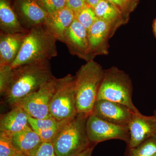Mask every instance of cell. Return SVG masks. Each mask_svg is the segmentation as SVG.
Instances as JSON below:
<instances>
[{"instance_id":"6da1fadb","label":"cell","mask_w":156,"mask_h":156,"mask_svg":"<svg viewBox=\"0 0 156 156\" xmlns=\"http://www.w3.org/2000/svg\"><path fill=\"white\" fill-rule=\"evenodd\" d=\"M50 60H40L13 69L11 83L3 95L11 106L35 92L53 77Z\"/></svg>"},{"instance_id":"7a4b0ae2","label":"cell","mask_w":156,"mask_h":156,"mask_svg":"<svg viewBox=\"0 0 156 156\" xmlns=\"http://www.w3.org/2000/svg\"><path fill=\"white\" fill-rule=\"evenodd\" d=\"M57 39L45 23L30 30L18 55L10 66L12 69L35 62L50 60L57 56Z\"/></svg>"},{"instance_id":"3957f363","label":"cell","mask_w":156,"mask_h":156,"mask_svg":"<svg viewBox=\"0 0 156 156\" xmlns=\"http://www.w3.org/2000/svg\"><path fill=\"white\" fill-rule=\"evenodd\" d=\"M104 73L101 66L93 59L87 61L77 72L75 78L77 113H92Z\"/></svg>"},{"instance_id":"277c9868","label":"cell","mask_w":156,"mask_h":156,"mask_svg":"<svg viewBox=\"0 0 156 156\" xmlns=\"http://www.w3.org/2000/svg\"><path fill=\"white\" fill-rule=\"evenodd\" d=\"M89 115L77 114L63 124L52 141L57 156H78L90 146L87 123ZM96 146V145H95Z\"/></svg>"},{"instance_id":"5b68a950","label":"cell","mask_w":156,"mask_h":156,"mask_svg":"<svg viewBox=\"0 0 156 156\" xmlns=\"http://www.w3.org/2000/svg\"><path fill=\"white\" fill-rule=\"evenodd\" d=\"M132 81L125 72L113 66L105 70L97 100L104 99L122 104L134 113L140 112L132 101Z\"/></svg>"},{"instance_id":"8992f818","label":"cell","mask_w":156,"mask_h":156,"mask_svg":"<svg viewBox=\"0 0 156 156\" xmlns=\"http://www.w3.org/2000/svg\"><path fill=\"white\" fill-rule=\"evenodd\" d=\"M51 117L59 122H66L77 114L75 76L68 74L58 79L56 91L50 105Z\"/></svg>"},{"instance_id":"52a82bcc","label":"cell","mask_w":156,"mask_h":156,"mask_svg":"<svg viewBox=\"0 0 156 156\" xmlns=\"http://www.w3.org/2000/svg\"><path fill=\"white\" fill-rule=\"evenodd\" d=\"M57 80L53 76L37 91L23 98L15 105L22 107L33 118L38 119L50 118V104L56 91Z\"/></svg>"},{"instance_id":"ba28073f","label":"cell","mask_w":156,"mask_h":156,"mask_svg":"<svg viewBox=\"0 0 156 156\" xmlns=\"http://www.w3.org/2000/svg\"><path fill=\"white\" fill-rule=\"evenodd\" d=\"M87 130L89 141L95 145L99 143L113 139L123 140L127 144L130 140L128 126L109 122L92 113L87 119Z\"/></svg>"},{"instance_id":"9c48e42d","label":"cell","mask_w":156,"mask_h":156,"mask_svg":"<svg viewBox=\"0 0 156 156\" xmlns=\"http://www.w3.org/2000/svg\"><path fill=\"white\" fill-rule=\"evenodd\" d=\"M92 114L115 125L128 126L135 113L122 104L101 99L96 101Z\"/></svg>"},{"instance_id":"30bf717a","label":"cell","mask_w":156,"mask_h":156,"mask_svg":"<svg viewBox=\"0 0 156 156\" xmlns=\"http://www.w3.org/2000/svg\"><path fill=\"white\" fill-rule=\"evenodd\" d=\"M63 43L72 55L89 61L88 32L75 18L64 34Z\"/></svg>"},{"instance_id":"8fae6325","label":"cell","mask_w":156,"mask_h":156,"mask_svg":"<svg viewBox=\"0 0 156 156\" xmlns=\"http://www.w3.org/2000/svg\"><path fill=\"white\" fill-rule=\"evenodd\" d=\"M130 140L127 147H135L144 141L156 135V118L141 113L134 114L128 124Z\"/></svg>"},{"instance_id":"7c38bea8","label":"cell","mask_w":156,"mask_h":156,"mask_svg":"<svg viewBox=\"0 0 156 156\" xmlns=\"http://www.w3.org/2000/svg\"><path fill=\"white\" fill-rule=\"evenodd\" d=\"M13 7L20 22L27 30L44 23L48 15L35 0H15Z\"/></svg>"},{"instance_id":"4fadbf2b","label":"cell","mask_w":156,"mask_h":156,"mask_svg":"<svg viewBox=\"0 0 156 156\" xmlns=\"http://www.w3.org/2000/svg\"><path fill=\"white\" fill-rule=\"evenodd\" d=\"M114 24L97 18L88 31L89 60L97 55L106 54L107 46Z\"/></svg>"},{"instance_id":"5bb4252c","label":"cell","mask_w":156,"mask_h":156,"mask_svg":"<svg viewBox=\"0 0 156 156\" xmlns=\"http://www.w3.org/2000/svg\"><path fill=\"white\" fill-rule=\"evenodd\" d=\"M28 32L8 34L0 31V66H10L14 61Z\"/></svg>"},{"instance_id":"9a60e30c","label":"cell","mask_w":156,"mask_h":156,"mask_svg":"<svg viewBox=\"0 0 156 156\" xmlns=\"http://www.w3.org/2000/svg\"><path fill=\"white\" fill-rule=\"evenodd\" d=\"M29 115L18 105L12 107L11 111L2 115L0 120V132L12 134L20 132L30 127Z\"/></svg>"},{"instance_id":"2e32d148","label":"cell","mask_w":156,"mask_h":156,"mask_svg":"<svg viewBox=\"0 0 156 156\" xmlns=\"http://www.w3.org/2000/svg\"><path fill=\"white\" fill-rule=\"evenodd\" d=\"M75 18L73 11L67 7L48 14L44 23L57 41L63 43L64 34Z\"/></svg>"},{"instance_id":"e0dca14e","label":"cell","mask_w":156,"mask_h":156,"mask_svg":"<svg viewBox=\"0 0 156 156\" xmlns=\"http://www.w3.org/2000/svg\"><path fill=\"white\" fill-rule=\"evenodd\" d=\"M11 138L15 150L25 156H35L43 142L38 134L30 127L12 134Z\"/></svg>"},{"instance_id":"ac0fdd59","label":"cell","mask_w":156,"mask_h":156,"mask_svg":"<svg viewBox=\"0 0 156 156\" xmlns=\"http://www.w3.org/2000/svg\"><path fill=\"white\" fill-rule=\"evenodd\" d=\"M0 29L5 33H26L10 0H0Z\"/></svg>"},{"instance_id":"d6986e66","label":"cell","mask_w":156,"mask_h":156,"mask_svg":"<svg viewBox=\"0 0 156 156\" xmlns=\"http://www.w3.org/2000/svg\"><path fill=\"white\" fill-rule=\"evenodd\" d=\"M94 10L98 18L113 24L119 19L121 14L120 9L107 0H100Z\"/></svg>"},{"instance_id":"ffe728a7","label":"cell","mask_w":156,"mask_h":156,"mask_svg":"<svg viewBox=\"0 0 156 156\" xmlns=\"http://www.w3.org/2000/svg\"><path fill=\"white\" fill-rule=\"evenodd\" d=\"M156 153V135L134 147H126L125 156H153Z\"/></svg>"},{"instance_id":"44dd1931","label":"cell","mask_w":156,"mask_h":156,"mask_svg":"<svg viewBox=\"0 0 156 156\" xmlns=\"http://www.w3.org/2000/svg\"><path fill=\"white\" fill-rule=\"evenodd\" d=\"M66 122H59L52 117L48 119H38L30 116L28 118L30 126L35 131H47L50 129L58 128Z\"/></svg>"},{"instance_id":"7402d4cb","label":"cell","mask_w":156,"mask_h":156,"mask_svg":"<svg viewBox=\"0 0 156 156\" xmlns=\"http://www.w3.org/2000/svg\"><path fill=\"white\" fill-rule=\"evenodd\" d=\"M74 13L75 18L87 30L88 32L97 18L94 9L87 5L80 11Z\"/></svg>"},{"instance_id":"603a6c76","label":"cell","mask_w":156,"mask_h":156,"mask_svg":"<svg viewBox=\"0 0 156 156\" xmlns=\"http://www.w3.org/2000/svg\"><path fill=\"white\" fill-rule=\"evenodd\" d=\"M12 135L0 132V156H13L18 152L12 144Z\"/></svg>"},{"instance_id":"cb8c5ba5","label":"cell","mask_w":156,"mask_h":156,"mask_svg":"<svg viewBox=\"0 0 156 156\" xmlns=\"http://www.w3.org/2000/svg\"><path fill=\"white\" fill-rule=\"evenodd\" d=\"M48 14L54 13L66 7V0H35Z\"/></svg>"},{"instance_id":"d4e9b609","label":"cell","mask_w":156,"mask_h":156,"mask_svg":"<svg viewBox=\"0 0 156 156\" xmlns=\"http://www.w3.org/2000/svg\"><path fill=\"white\" fill-rule=\"evenodd\" d=\"M13 69L10 66H0V93L3 96L11 83Z\"/></svg>"},{"instance_id":"484cf974","label":"cell","mask_w":156,"mask_h":156,"mask_svg":"<svg viewBox=\"0 0 156 156\" xmlns=\"http://www.w3.org/2000/svg\"><path fill=\"white\" fill-rule=\"evenodd\" d=\"M35 156H57L52 142H43L37 151Z\"/></svg>"},{"instance_id":"4316f807","label":"cell","mask_w":156,"mask_h":156,"mask_svg":"<svg viewBox=\"0 0 156 156\" xmlns=\"http://www.w3.org/2000/svg\"><path fill=\"white\" fill-rule=\"evenodd\" d=\"M86 5V0H66V7L74 13L80 11Z\"/></svg>"},{"instance_id":"83f0119b","label":"cell","mask_w":156,"mask_h":156,"mask_svg":"<svg viewBox=\"0 0 156 156\" xmlns=\"http://www.w3.org/2000/svg\"><path fill=\"white\" fill-rule=\"evenodd\" d=\"M119 9L125 8L128 2V0H107Z\"/></svg>"},{"instance_id":"f1b7e54d","label":"cell","mask_w":156,"mask_h":156,"mask_svg":"<svg viewBox=\"0 0 156 156\" xmlns=\"http://www.w3.org/2000/svg\"><path fill=\"white\" fill-rule=\"evenodd\" d=\"M95 146V145L91 146L90 147L87 149L86 150L83 151V152L81 153L78 156H92L93 149Z\"/></svg>"},{"instance_id":"f546056e","label":"cell","mask_w":156,"mask_h":156,"mask_svg":"<svg viewBox=\"0 0 156 156\" xmlns=\"http://www.w3.org/2000/svg\"><path fill=\"white\" fill-rule=\"evenodd\" d=\"M100 1V0H86V3L88 6L94 9Z\"/></svg>"},{"instance_id":"4dcf8cb0","label":"cell","mask_w":156,"mask_h":156,"mask_svg":"<svg viewBox=\"0 0 156 156\" xmlns=\"http://www.w3.org/2000/svg\"><path fill=\"white\" fill-rule=\"evenodd\" d=\"M153 27L154 34L155 36L156 37V19L154 21Z\"/></svg>"},{"instance_id":"1f68e13d","label":"cell","mask_w":156,"mask_h":156,"mask_svg":"<svg viewBox=\"0 0 156 156\" xmlns=\"http://www.w3.org/2000/svg\"><path fill=\"white\" fill-rule=\"evenodd\" d=\"M13 156H25L24 155V154H23L20 153L19 152H17V153L15 154Z\"/></svg>"},{"instance_id":"d6a6232c","label":"cell","mask_w":156,"mask_h":156,"mask_svg":"<svg viewBox=\"0 0 156 156\" xmlns=\"http://www.w3.org/2000/svg\"><path fill=\"white\" fill-rule=\"evenodd\" d=\"M153 115L156 117V109L154 111Z\"/></svg>"},{"instance_id":"836d02e7","label":"cell","mask_w":156,"mask_h":156,"mask_svg":"<svg viewBox=\"0 0 156 156\" xmlns=\"http://www.w3.org/2000/svg\"><path fill=\"white\" fill-rule=\"evenodd\" d=\"M153 156H156V153L155 154H154V155Z\"/></svg>"}]
</instances>
